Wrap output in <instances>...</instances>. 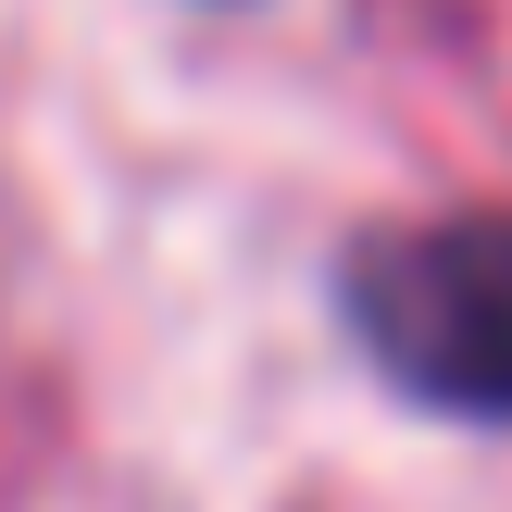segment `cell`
<instances>
[{
    "label": "cell",
    "instance_id": "obj_1",
    "mask_svg": "<svg viewBox=\"0 0 512 512\" xmlns=\"http://www.w3.org/2000/svg\"><path fill=\"white\" fill-rule=\"evenodd\" d=\"M338 325L413 413L512 425V200L363 225L338 250Z\"/></svg>",
    "mask_w": 512,
    "mask_h": 512
}]
</instances>
